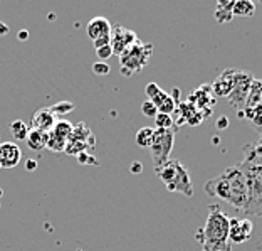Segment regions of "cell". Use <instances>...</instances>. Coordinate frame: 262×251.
<instances>
[{
    "label": "cell",
    "instance_id": "6da1fadb",
    "mask_svg": "<svg viewBox=\"0 0 262 251\" xmlns=\"http://www.w3.org/2000/svg\"><path fill=\"white\" fill-rule=\"evenodd\" d=\"M204 190L210 197H217L220 201L229 202L230 206L244 213L249 197V181L242 164L227 167L222 174L205 182Z\"/></svg>",
    "mask_w": 262,
    "mask_h": 251
},
{
    "label": "cell",
    "instance_id": "7a4b0ae2",
    "mask_svg": "<svg viewBox=\"0 0 262 251\" xmlns=\"http://www.w3.org/2000/svg\"><path fill=\"white\" fill-rule=\"evenodd\" d=\"M196 238L202 243V251H232L229 241V216L219 204L208 206L205 226Z\"/></svg>",
    "mask_w": 262,
    "mask_h": 251
},
{
    "label": "cell",
    "instance_id": "3957f363",
    "mask_svg": "<svg viewBox=\"0 0 262 251\" xmlns=\"http://www.w3.org/2000/svg\"><path fill=\"white\" fill-rule=\"evenodd\" d=\"M160 181L165 184V189L168 192H182L183 196L192 197L193 196V184L190 179L188 170L183 167V164L177 159H170L155 170Z\"/></svg>",
    "mask_w": 262,
    "mask_h": 251
},
{
    "label": "cell",
    "instance_id": "277c9868",
    "mask_svg": "<svg viewBox=\"0 0 262 251\" xmlns=\"http://www.w3.org/2000/svg\"><path fill=\"white\" fill-rule=\"evenodd\" d=\"M153 54V46L145 44L138 39L133 46H129L126 51H123L120 56V71L123 76H133L141 73L143 68L150 63Z\"/></svg>",
    "mask_w": 262,
    "mask_h": 251
},
{
    "label": "cell",
    "instance_id": "5b68a950",
    "mask_svg": "<svg viewBox=\"0 0 262 251\" xmlns=\"http://www.w3.org/2000/svg\"><path fill=\"white\" fill-rule=\"evenodd\" d=\"M242 167L246 170L249 181V197H247V206L244 209V214L246 216L262 218V169L249 167L244 164Z\"/></svg>",
    "mask_w": 262,
    "mask_h": 251
},
{
    "label": "cell",
    "instance_id": "8992f818",
    "mask_svg": "<svg viewBox=\"0 0 262 251\" xmlns=\"http://www.w3.org/2000/svg\"><path fill=\"white\" fill-rule=\"evenodd\" d=\"M175 131H177L175 128H171V130H157L155 128L153 143L150 147L155 170L160 169L166 160H170L171 150H173V145H175Z\"/></svg>",
    "mask_w": 262,
    "mask_h": 251
},
{
    "label": "cell",
    "instance_id": "52a82bcc",
    "mask_svg": "<svg viewBox=\"0 0 262 251\" xmlns=\"http://www.w3.org/2000/svg\"><path fill=\"white\" fill-rule=\"evenodd\" d=\"M254 76L247 71H237L235 69V76H234V86H232L230 93H229V103L232 108H235L237 111H242L244 106H246V101L249 96V91H251Z\"/></svg>",
    "mask_w": 262,
    "mask_h": 251
},
{
    "label": "cell",
    "instance_id": "ba28073f",
    "mask_svg": "<svg viewBox=\"0 0 262 251\" xmlns=\"http://www.w3.org/2000/svg\"><path fill=\"white\" fill-rule=\"evenodd\" d=\"M111 49H113V56H120L123 51H126L129 46H133L136 41H138V35L131 29L123 27L121 24H115L111 26Z\"/></svg>",
    "mask_w": 262,
    "mask_h": 251
},
{
    "label": "cell",
    "instance_id": "9c48e42d",
    "mask_svg": "<svg viewBox=\"0 0 262 251\" xmlns=\"http://www.w3.org/2000/svg\"><path fill=\"white\" fill-rule=\"evenodd\" d=\"M188 103L193 105L196 110L202 111L205 115V118H208L213 111V105H215V96L212 93L210 85H202L196 89H193L188 96Z\"/></svg>",
    "mask_w": 262,
    "mask_h": 251
},
{
    "label": "cell",
    "instance_id": "30bf717a",
    "mask_svg": "<svg viewBox=\"0 0 262 251\" xmlns=\"http://www.w3.org/2000/svg\"><path fill=\"white\" fill-rule=\"evenodd\" d=\"M254 224L249 218H229V241L230 244L247 243L252 238Z\"/></svg>",
    "mask_w": 262,
    "mask_h": 251
},
{
    "label": "cell",
    "instance_id": "8fae6325",
    "mask_svg": "<svg viewBox=\"0 0 262 251\" xmlns=\"http://www.w3.org/2000/svg\"><path fill=\"white\" fill-rule=\"evenodd\" d=\"M22 159V150L17 143L2 142L0 143V167L2 169H12L17 167Z\"/></svg>",
    "mask_w": 262,
    "mask_h": 251
},
{
    "label": "cell",
    "instance_id": "7c38bea8",
    "mask_svg": "<svg viewBox=\"0 0 262 251\" xmlns=\"http://www.w3.org/2000/svg\"><path fill=\"white\" fill-rule=\"evenodd\" d=\"M234 76H235V69L227 68L224 69L222 73L217 76V80L212 83V93L215 98H227L232 86H234Z\"/></svg>",
    "mask_w": 262,
    "mask_h": 251
},
{
    "label": "cell",
    "instance_id": "4fadbf2b",
    "mask_svg": "<svg viewBox=\"0 0 262 251\" xmlns=\"http://www.w3.org/2000/svg\"><path fill=\"white\" fill-rule=\"evenodd\" d=\"M86 32H88V37L91 39L93 43L101 37H108L111 34V22L106 19V17H94V19L88 22Z\"/></svg>",
    "mask_w": 262,
    "mask_h": 251
},
{
    "label": "cell",
    "instance_id": "5bb4252c",
    "mask_svg": "<svg viewBox=\"0 0 262 251\" xmlns=\"http://www.w3.org/2000/svg\"><path fill=\"white\" fill-rule=\"evenodd\" d=\"M56 122H57L56 117L52 115V111L49 108H39L31 118V128L47 131V133H49V131L54 128Z\"/></svg>",
    "mask_w": 262,
    "mask_h": 251
},
{
    "label": "cell",
    "instance_id": "9a60e30c",
    "mask_svg": "<svg viewBox=\"0 0 262 251\" xmlns=\"http://www.w3.org/2000/svg\"><path fill=\"white\" fill-rule=\"evenodd\" d=\"M242 152H244V160H242L244 165L262 169V139L244 145Z\"/></svg>",
    "mask_w": 262,
    "mask_h": 251
},
{
    "label": "cell",
    "instance_id": "2e32d148",
    "mask_svg": "<svg viewBox=\"0 0 262 251\" xmlns=\"http://www.w3.org/2000/svg\"><path fill=\"white\" fill-rule=\"evenodd\" d=\"M47 140H49V133L47 131H40V130H29V135H27V147L31 148L32 152H40L44 150L47 147Z\"/></svg>",
    "mask_w": 262,
    "mask_h": 251
},
{
    "label": "cell",
    "instance_id": "e0dca14e",
    "mask_svg": "<svg viewBox=\"0 0 262 251\" xmlns=\"http://www.w3.org/2000/svg\"><path fill=\"white\" fill-rule=\"evenodd\" d=\"M234 2L235 0H219L215 5V21L220 24L230 22L234 19Z\"/></svg>",
    "mask_w": 262,
    "mask_h": 251
},
{
    "label": "cell",
    "instance_id": "ac0fdd59",
    "mask_svg": "<svg viewBox=\"0 0 262 251\" xmlns=\"http://www.w3.org/2000/svg\"><path fill=\"white\" fill-rule=\"evenodd\" d=\"M237 117L246 118L254 128L262 130V105L251 106V108H244L242 111H237Z\"/></svg>",
    "mask_w": 262,
    "mask_h": 251
},
{
    "label": "cell",
    "instance_id": "d6986e66",
    "mask_svg": "<svg viewBox=\"0 0 262 251\" xmlns=\"http://www.w3.org/2000/svg\"><path fill=\"white\" fill-rule=\"evenodd\" d=\"M145 93L148 94V100H150L151 103L157 106V110L163 105V101L170 96V93L163 91V89L160 88L157 83H148L146 88H145Z\"/></svg>",
    "mask_w": 262,
    "mask_h": 251
},
{
    "label": "cell",
    "instance_id": "ffe728a7",
    "mask_svg": "<svg viewBox=\"0 0 262 251\" xmlns=\"http://www.w3.org/2000/svg\"><path fill=\"white\" fill-rule=\"evenodd\" d=\"M257 105H262V80L252 81L251 91H249V96L244 108H251V106H257Z\"/></svg>",
    "mask_w": 262,
    "mask_h": 251
},
{
    "label": "cell",
    "instance_id": "44dd1931",
    "mask_svg": "<svg viewBox=\"0 0 262 251\" xmlns=\"http://www.w3.org/2000/svg\"><path fill=\"white\" fill-rule=\"evenodd\" d=\"M232 12L234 17H252L255 14V5L251 0H235Z\"/></svg>",
    "mask_w": 262,
    "mask_h": 251
},
{
    "label": "cell",
    "instance_id": "7402d4cb",
    "mask_svg": "<svg viewBox=\"0 0 262 251\" xmlns=\"http://www.w3.org/2000/svg\"><path fill=\"white\" fill-rule=\"evenodd\" d=\"M153 137H155V128L151 127H143L136 131V145L141 148H150L153 143Z\"/></svg>",
    "mask_w": 262,
    "mask_h": 251
},
{
    "label": "cell",
    "instance_id": "603a6c76",
    "mask_svg": "<svg viewBox=\"0 0 262 251\" xmlns=\"http://www.w3.org/2000/svg\"><path fill=\"white\" fill-rule=\"evenodd\" d=\"M29 130H31V127H29V125L26 122H22V120H14L10 123V133L17 142L26 140L27 135H29Z\"/></svg>",
    "mask_w": 262,
    "mask_h": 251
},
{
    "label": "cell",
    "instance_id": "cb8c5ba5",
    "mask_svg": "<svg viewBox=\"0 0 262 251\" xmlns=\"http://www.w3.org/2000/svg\"><path fill=\"white\" fill-rule=\"evenodd\" d=\"M66 145H68V140L56 135V133H52V131H49V140H47L46 148H49L51 152H64Z\"/></svg>",
    "mask_w": 262,
    "mask_h": 251
},
{
    "label": "cell",
    "instance_id": "d4e9b609",
    "mask_svg": "<svg viewBox=\"0 0 262 251\" xmlns=\"http://www.w3.org/2000/svg\"><path fill=\"white\" fill-rule=\"evenodd\" d=\"M73 127H74V125L71 122H68V120H57L56 125H54V128H52L51 131H52V133L59 135V137H62V139H66V140H69L71 133H73Z\"/></svg>",
    "mask_w": 262,
    "mask_h": 251
},
{
    "label": "cell",
    "instance_id": "484cf974",
    "mask_svg": "<svg viewBox=\"0 0 262 251\" xmlns=\"http://www.w3.org/2000/svg\"><path fill=\"white\" fill-rule=\"evenodd\" d=\"M155 127H157V130H171V128L177 130L173 123V117L163 115V113H157V117H155Z\"/></svg>",
    "mask_w": 262,
    "mask_h": 251
},
{
    "label": "cell",
    "instance_id": "4316f807",
    "mask_svg": "<svg viewBox=\"0 0 262 251\" xmlns=\"http://www.w3.org/2000/svg\"><path fill=\"white\" fill-rule=\"evenodd\" d=\"M49 110L52 111V115L54 117H61V115H68L74 110V103H71V101H59V103L49 106Z\"/></svg>",
    "mask_w": 262,
    "mask_h": 251
},
{
    "label": "cell",
    "instance_id": "83f0119b",
    "mask_svg": "<svg viewBox=\"0 0 262 251\" xmlns=\"http://www.w3.org/2000/svg\"><path fill=\"white\" fill-rule=\"evenodd\" d=\"M141 111H143V115L145 117H148V118H155L157 117V113H158V110H157V106H155L150 100H146V101H143L141 103Z\"/></svg>",
    "mask_w": 262,
    "mask_h": 251
},
{
    "label": "cell",
    "instance_id": "f1b7e54d",
    "mask_svg": "<svg viewBox=\"0 0 262 251\" xmlns=\"http://www.w3.org/2000/svg\"><path fill=\"white\" fill-rule=\"evenodd\" d=\"M110 64H106L103 61H99V63H94L93 64V73L94 74H98V76H106V74H110Z\"/></svg>",
    "mask_w": 262,
    "mask_h": 251
},
{
    "label": "cell",
    "instance_id": "f546056e",
    "mask_svg": "<svg viewBox=\"0 0 262 251\" xmlns=\"http://www.w3.org/2000/svg\"><path fill=\"white\" fill-rule=\"evenodd\" d=\"M77 160H79V164H81V165H98L96 157L89 155L88 152H82V153L77 155Z\"/></svg>",
    "mask_w": 262,
    "mask_h": 251
},
{
    "label": "cell",
    "instance_id": "4dcf8cb0",
    "mask_svg": "<svg viewBox=\"0 0 262 251\" xmlns=\"http://www.w3.org/2000/svg\"><path fill=\"white\" fill-rule=\"evenodd\" d=\"M96 54L98 57L101 59V61H106V59H110L113 56V49H111V44L110 46H104V47H99V49H96Z\"/></svg>",
    "mask_w": 262,
    "mask_h": 251
},
{
    "label": "cell",
    "instance_id": "1f68e13d",
    "mask_svg": "<svg viewBox=\"0 0 262 251\" xmlns=\"http://www.w3.org/2000/svg\"><path fill=\"white\" fill-rule=\"evenodd\" d=\"M94 49H99V47H104V46H110L111 44V39H110V35L108 37H101L98 41H94Z\"/></svg>",
    "mask_w": 262,
    "mask_h": 251
},
{
    "label": "cell",
    "instance_id": "d6a6232c",
    "mask_svg": "<svg viewBox=\"0 0 262 251\" xmlns=\"http://www.w3.org/2000/svg\"><path fill=\"white\" fill-rule=\"evenodd\" d=\"M26 169L27 170H35V169H37V160H34V159L26 160Z\"/></svg>",
    "mask_w": 262,
    "mask_h": 251
},
{
    "label": "cell",
    "instance_id": "836d02e7",
    "mask_svg": "<svg viewBox=\"0 0 262 251\" xmlns=\"http://www.w3.org/2000/svg\"><path fill=\"white\" fill-rule=\"evenodd\" d=\"M10 32V27L5 22L0 21V35H7Z\"/></svg>",
    "mask_w": 262,
    "mask_h": 251
},
{
    "label": "cell",
    "instance_id": "e575fe53",
    "mask_svg": "<svg viewBox=\"0 0 262 251\" xmlns=\"http://www.w3.org/2000/svg\"><path fill=\"white\" fill-rule=\"evenodd\" d=\"M17 37H19V41H27L29 39V32L27 31H20L19 34H17Z\"/></svg>",
    "mask_w": 262,
    "mask_h": 251
},
{
    "label": "cell",
    "instance_id": "d590c367",
    "mask_svg": "<svg viewBox=\"0 0 262 251\" xmlns=\"http://www.w3.org/2000/svg\"><path fill=\"white\" fill-rule=\"evenodd\" d=\"M224 128V127H227V118H225V117H222V118H220V123H217V128Z\"/></svg>",
    "mask_w": 262,
    "mask_h": 251
},
{
    "label": "cell",
    "instance_id": "8d00e7d4",
    "mask_svg": "<svg viewBox=\"0 0 262 251\" xmlns=\"http://www.w3.org/2000/svg\"><path fill=\"white\" fill-rule=\"evenodd\" d=\"M131 170H133V172L138 170V172H140V170H141V165H140V164H135L133 167H131Z\"/></svg>",
    "mask_w": 262,
    "mask_h": 251
},
{
    "label": "cell",
    "instance_id": "74e56055",
    "mask_svg": "<svg viewBox=\"0 0 262 251\" xmlns=\"http://www.w3.org/2000/svg\"><path fill=\"white\" fill-rule=\"evenodd\" d=\"M0 169H2V167H0Z\"/></svg>",
    "mask_w": 262,
    "mask_h": 251
},
{
    "label": "cell",
    "instance_id": "f35d334b",
    "mask_svg": "<svg viewBox=\"0 0 262 251\" xmlns=\"http://www.w3.org/2000/svg\"><path fill=\"white\" fill-rule=\"evenodd\" d=\"M260 131H262V130H260Z\"/></svg>",
    "mask_w": 262,
    "mask_h": 251
}]
</instances>
